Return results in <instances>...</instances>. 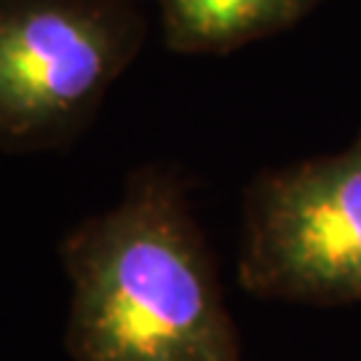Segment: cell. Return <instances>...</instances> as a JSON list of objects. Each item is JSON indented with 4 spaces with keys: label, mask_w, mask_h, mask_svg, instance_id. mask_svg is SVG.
I'll return each instance as SVG.
<instances>
[{
    "label": "cell",
    "mask_w": 361,
    "mask_h": 361,
    "mask_svg": "<svg viewBox=\"0 0 361 361\" xmlns=\"http://www.w3.org/2000/svg\"><path fill=\"white\" fill-rule=\"evenodd\" d=\"M73 361H244L217 259L177 169H134L59 244Z\"/></svg>",
    "instance_id": "cell-1"
},
{
    "label": "cell",
    "mask_w": 361,
    "mask_h": 361,
    "mask_svg": "<svg viewBox=\"0 0 361 361\" xmlns=\"http://www.w3.org/2000/svg\"><path fill=\"white\" fill-rule=\"evenodd\" d=\"M235 279L246 295L313 308L361 302V126L343 150L246 182Z\"/></svg>",
    "instance_id": "cell-3"
},
{
    "label": "cell",
    "mask_w": 361,
    "mask_h": 361,
    "mask_svg": "<svg viewBox=\"0 0 361 361\" xmlns=\"http://www.w3.org/2000/svg\"><path fill=\"white\" fill-rule=\"evenodd\" d=\"M145 35L140 0H0V150L75 142Z\"/></svg>",
    "instance_id": "cell-2"
},
{
    "label": "cell",
    "mask_w": 361,
    "mask_h": 361,
    "mask_svg": "<svg viewBox=\"0 0 361 361\" xmlns=\"http://www.w3.org/2000/svg\"><path fill=\"white\" fill-rule=\"evenodd\" d=\"M322 0H158L174 54H231L300 22Z\"/></svg>",
    "instance_id": "cell-4"
}]
</instances>
